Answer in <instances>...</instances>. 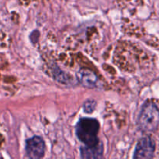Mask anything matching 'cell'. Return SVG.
Segmentation results:
<instances>
[{"label":"cell","instance_id":"cell-1","mask_svg":"<svg viewBox=\"0 0 159 159\" xmlns=\"http://www.w3.org/2000/svg\"><path fill=\"white\" fill-rule=\"evenodd\" d=\"M99 123L94 118H81L76 125V135L84 145L92 146L98 144Z\"/></svg>","mask_w":159,"mask_h":159},{"label":"cell","instance_id":"cell-2","mask_svg":"<svg viewBox=\"0 0 159 159\" xmlns=\"http://www.w3.org/2000/svg\"><path fill=\"white\" fill-rule=\"evenodd\" d=\"M139 128L144 132H154L158 129L159 112L157 104L154 102H144L141 107L138 120Z\"/></svg>","mask_w":159,"mask_h":159},{"label":"cell","instance_id":"cell-3","mask_svg":"<svg viewBox=\"0 0 159 159\" xmlns=\"http://www.w3.org/2000/svg\"><path fill=\"white\" fill-rule=\"evenodd\" d=\"M155 140L151 137H144L140 139L136 145L134 158L136 159H149L153 158L155 151Z\"/></svg>","mask_w":159,"mask_h":159},{"label":"cell","instance_id":"cell-4","mask_svg":"<svg viewBox=\"0 0 159 159\" xmlns=\"http://www.w3.org/2000/svg\"><path fill=\"white\" fill-rule=\"evenodd\" d=\"M26 152L30 158H43L45 154V143L43 138L39 136H34L26 140Z\"/></svg>","mask_w":159,"mask_h":159},{"label":"cell","instance_id":"cell-5","mask_svg":"<svg viewBox=\"0 0 159 159\" xmlns=\"http://www.w3.org/2000/svg\"><path fill=\"white\" fill-rule=\"evenodd\" d=\"M77 79L83 86L87 88H99L100 85V81L97 75L88 68H81L77 73Z\"/></svg>","mask_w":159,"mask_h":159},{"label":"cell","instance_id":"cell-6","mask_svg":"<svg viewBox=\"0 0 159 159\" xmlns=\"http://www.w3.org/2000/svg\"><path fill=\"white\" fill-rule=\"evenodd\" d=\"M80 151L82 158H100L103 154V145L99 141L95 145L82 146Z\"/></svg>","mask_w":159,"mask_h":159},{"label":"cell","instance_id":"cell-7","mask_svg":"<svg viewBox=\"0 0 159 159\" xmlns=\"http://www.w3.org/2000/svg\"><path fill=\"white\" fill-rule=\"evenodd\" d=\"M96 107V102L93 99H88L83 104V110L86 113H91Z\"/></svg>","mask_w":159,"mask_h":159}]
</instances>
